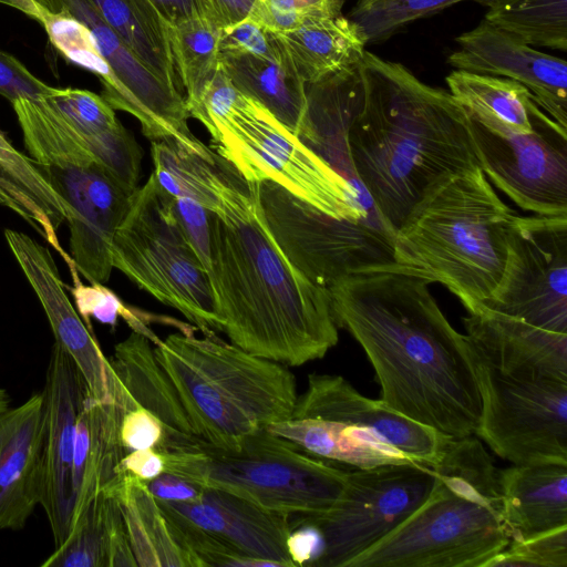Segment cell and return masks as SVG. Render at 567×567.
<instances>
[{
  "label": "cell",
  "mask_w": 567,
  "mask_h": 567,
  "mask_svg": "<svg viewBox=\"0 0 567 567\" xmlns=\"http://www.w3.org/2000/svg\"><path fill=\"white\" fill-rule=\"evenodd\" d=\"M8 246L35 292L55 342L72 359L89 394L104 403L128 410L123 385L110 359L66 296L56 264L49 249L28 235L6 229Z\"/></svg>",
  "instance_id": "cell-17"
},
{
  "label": "cell",
  "mask_w": 567,
  "mask_h": 567,
  "mask_svg": "<svg viewBox=\"0 0 567 567\" xmlns=\"http://www.w3.org/2000/svg\"><path fill=\"white\" fill-rule=\"evenodd\" d=\"M290 417H316L369 427L413 461L434 467L452 437L413 421L380 399L359 393L344 378L311 373Z\"/></svg>",
  "instance_id": "cell-20"
},
{
  "label": "cell",
  "mask_w": 567,
  "mask_h": 567,
  "mask_svg": "<svg viewBox=\"0 0 567 567\" xmlns=\"http://www.w3.org/2000/svg\"><path fill=\"white\" fill-rule=\"evenodd\" d=\"M276 34L306 84L358 65L367 45L355 23L341 13L311 19Z\"/></svg>",
  "instance_id": "cell-32"
},
{
  "label": "cell",
  "mask_w": 567,
  "mask_h": 567,
  "mask_svg": "<svg viewBox=\"0 0 567 567\" xmlns=\"http://www.w3.org/2000/svg\"><path fill=\"white\" fill-rule=\"evenodd\" d=\"M79 311L89 322L90 317H94L102 323L114 327L121 317L132 329L145 336L153 346L161 339L150 328L152 317L140 310L125 306L121 299L103 285L94 284L90 287L83 286L80 281L75 282L73 291Z\"/></svg>",
  "instance_id": "cell-40"
},
{
  "label": "cell",
  "mask_w": 567,
  "mask_h": 567,
  "mask_svg": "<svg viewBox=\"0 0 567 567\" xmlns=\"http://www.w3.org/2000/svg\"><path fill=\"white\" fill-rule=\"evenodd\" d=\"M158 503V502H157ZM172 529L182 545L197 559L200 567L233 566L264 567V561L249 558L228 546L216 536L163 507Z\"/></svg>",
  "instance_id": "cell-42"
},
{
  "label": "cell",
  "mask_w": 567,
  "mask_h": 567,
  "mask_svg": "<svg viewBox=\"0 0 567 567\" xmlns=\"http://www.w3.org/2000/svg\"><path fill=\"white\" fill-rule=\"evenodd\" d=\"M455 41L458 49L447 56V64L518 82L547 115L567 130L565 59L538 51L485 19Z\"/></svg>",
  "instance_id": "cell-19"
},
{
  "label": "cell",
  "mask_w": 567,
  "mask_h": 567,
  "mask_svg": "<svg viewBox=\"0 0 567 567\" xmlns=\"http://www.w3.org/2000/svg\"><path fill=\"white\" fill-rule=\"evenodd\" d=\"M194 433L218 447L290 417L297 398L287 365L254 355L216 334L175 332L154 346Z\"/></svg>",
  "instance_id": "cell-7"
},
{
  "label": "cell",
  "mask_w": 567,
  "mask_h": 567,
  "mask_svg": "<svg viewBox=\"0 0 567 567\" xmlns=\"http://www.w3.org/2000/svg\"><path fill=\"white\" fill-rule=\"evenodd\" d=\"M103 494L120 507L137 566L200 567L173 532L146 482L124 472Z\"/></svg>",
  "instance_id": "cell-28"
},
{
  "label": "cell",
  "mask_w": 567,
  "mask_h": 567,
  "mask_svg": "<svg viewBox=\"0 0 567 567\" xmlns=\"http://www.w3.org/2000/svg\"><path fill=\"white\" fill-rule=\"evenodd\" d=\"M113 268L179 311L204 336L220 331L208 274L174 209V196L152 173L131 199L111 245Z\"/></svg>",
  "instance_id": "cell-11"
},
{
  "label": "cell",
  "mask_w": 567,
  "mask_h": 567,
  "mask_svg": "<svg viewBox=\"0 0 567 567\" xmlns=\"http://www.w3.org/2000/svg\"><path fill=\"white\" fill-rule=\"evenodd\" d=\"M484 19L530 47L567 51V0H517Z\"/></svg>",
  "instance_id": "cell-37"
},
{
  "label": "cell",
  "mask_w": 567,
  "mask_h": 567,
  "mask_svg": "<svg viewBox=\"0 0 567 567\" xmlns=\"http://www.w3.org/2000/svg\"><path fill=\"white\" fill-rule=\"evenodd\" d=\"M515 215L481 167L447 177L429 189L396 230L394 260L444 285L472 312L501 282Z\"/></svg>",
  "instance_id": "cell-5"
},
{
  "label": "cell",
  "mask_w": 567,
  "mask_h": 567,
  "mask_svg": "<svg viewBox=\"0 0 567 567\" xmlns=\"http://www.w3.org/2000/svg\"><path fill=\"white\" fill-rule=\"evenodd\" d=\"M306 111L297 137L364 192L353 171L348 146V131L362 97L358 65L306 84Z\"/></svg>",
  "instance_id": "cell-24"
},
{
  "label": "cell",
  "mask_w": 567,
  "mask_h": 567,
  "mask_svg": "<svg viewBox=\"0 0 567 567\" xmlns=\"http://www.w3.org/2000/svg\"><path fill=\"white\" fill-rule=\"evenodd\" d=\"M10 399L4 389H0V413L9 409Z\"/></svg>",
  "instance_id": "cell-53"
},
{
  "label": "cell",
  "mask_w": 567,
  "mask_h": 567,
  "mask_svg": "<svg viewBox=\"0 0 567 567\" xmlns=\"http://www.w3.org/2000/svg\"><path fill=\"white\" fill-rule=\"evenodd\" d=\"M218 27L199 16L169 24V39L177 74L186 91L187 110L195 105L220 68Z\"/></svg>",
  "instance_id": "cell-35"
},
{
  "label": "cell",
  "mask_w": 567,
  "mask_h": 567,
  "mask_svg": "<svg viewBox=\"0 0 567 567\" xmlns=\"http://www.w3.org/2000/svg\"><path fill=\"white\" fill-rule=\"evenodd\" d=\"M342 0H255L250 14L266 29L282 33L308 20L340 14Z\"/></svg>",
  "instance_id": "cell-43"
},
{
  "label": "cell",
  "mask_w": 567,
  "mask_h": 567,
  "mask_svg": "<svg viewBox=\"0 0 567 567\" xmlns=\"http://www.w3.org/2000/svg\"><path fill=\"white\" fill-rule=\"evenodd\" d=\"M159 453L167 473L289 516L328 512L347 482L348 471L306 454L267 429L245 436L233 447L198 439Z\"/></svg>",
  "instance_id": "cell-10"
},
{
  "label": "cell",
  "mask_w": 567,
  "mask_h": 567,
  "mask_svg": "<svg viewBox=\"0 0 567 567\" xmlns=\"http://www.w3.org/2000/svg\"><path fill=\"white\" fill-rule=\"evenodd\" d=\"M217 154L248 181H272L329 216L388 231L369 195L349 183L266 107L240 93L221 66L190 109Z\"/></svg>",
  "instance_id": "cell-8"
},
{
  "label": "cell",
  "mask_w": 567,
  "mask_h": 567,
  "mask_svg": "<svg viewBox=\"0 0 567 567\" xmlns=\"http://www.w3.org/2000/svg\"><path fill=\"white\" fill-rule=\"evenodd\" d=\"M467 313L482 399L476 436L513 464H567V334L484 307Z\"/></svg>",
  "instance_id": "cell-4"
},
{
  "label": "cell",
  "mask_w": 567,
  "mask_h": 567,
  "mask_svg": "<svg viewBox=\"0 0 567 567\" xmlns=\"http://www.w3.org/2000/svg\"><path fill=\"white\" fill-rule=\"evenodd\" d=\"M498 491L512 540L567 526V464H513L498 471Z\"/></svg>",
  "instance_id": "cell-27"
},
{
  "label": "cell",
  "mask_w": 567,
  "mask_h": 567,
  "mask_svg": "<svg viewBox=\"0 0 567 567\" xmlns=\"http://www.w3.org/2000/svg\"><path fill=\"white\" fill-rule=\"evenodd\" d=\"M104 525L106 567L137 566L120 507L110 496H105L104 501Z\"/></svg>",
  "instance_id": "cell-48"
},
{
  "label": "cell",
  "mask_w": 567,
  "mask_h": 567,
  "mask_svg": "<svg viewBox=\"0 0 567 567\" xmlns=\"http://www.w3.org/2000/svg\"><path fill=\"white\" fill-rule=\"evenodd\" d=\"M30 157L69 209L70 252L91 285L112 272L111 245L135 190L126 187L42 99L11 102Z\"/></svg>",
  "instance_id": "cell-9"
},
{
  "label": "cell",
  "mask_w": 567,
  "mask_h": 567,
  "mask_svg": "<svg viewBox=\"0 0 567 567\" xmlns=\"http://www.w3.org/2000/svg\"><path fill=\"white\" fill-rule=\"evenodd\" d=\"M122 470L141 481L150 482L165 472L163 455L155 449L135 450L125 453Z\"/></svg>",
  "instance_id": "cell-51"
},
{
  "label": "cell",
  "mask_w": 567,
  "mask_h": 567,
  "mask_svg": "<svg viewBox=\"0 0 567 567\" xmlns=\"http://www.w3.org/2000/svg\"><path fill=\"white\" fill-rule=\"evenodd\" d=\"M168 24L194 18L208 17L207 0H151ZM210 19V18H209Z\"/></svg>",
  "instance_id": "cell-52"
},
{
  "label": "cell",
  "mask_w": 567,
  "mask_h": 567,
  "mask_svg": "<svg viewBox=\"0 0 567 567\" xmlns=\"http://www.w3.org/2000/svg\"><path fill=\"white\" fill-rule=\"evenodd\" d=\"M146 483L153 496L163 502H192L200 496L204 488L167 472Z\"/></svg>",
  "instance_id": "cell-50"
},
{
  "label": "cell",
  "mask_w": 567,
  "mask_h": 567,
  "mask_svg": "<svg viewBox=\"0 0 567 567\" xmlns=\"http://www.w3.org/2000/svg\"><path fill=\"white\" fill-rule=\"evenodd\" d=\"M445 81L468 116L487 128L530 133L551 118L516 81L461 70L452 71Z\"/></svg>",
  "instance_id": "cell-31"
},
{
  "label": "cell",
  "mask_w": 567,
  "mask_h": 567,
  "mask_svg": "<svg viewBox=\"0 0 567 567\" xmlns=\"http://www.w3.org/2000/svg\"><path fill=\"white\" fill-rule=\"evenodd\" d=\"M430 285L398 265L348 275L328 291L338 328L364 350L386 406L452 439L476 435L482 399L473 359Z\"/></svg>",
  "instance_id": "cell-1"
},
{
  "label": "cell",
  "mask_w": 567,
  "mask_h": 567,
  "mask_svg": "<svg viewBox=\"0 0 567 567\" xmlns=\"http://www.w3.org/2000/svg\"><path fill=\"white\" fill-rule=\"evenodd\" d=\"M219 54H252L278 60L286 55L278 35L250 17L220 28Z\"/></svg>",
  "instance_id": "cell-44"
},
{
  "label": "cell",
  "mask_w": 567,
  "mask_h": 567,
  "mask_svg": "<svg viewBox=\"0 0 567 567\" xmlns=\"http://www.w3.org/2000/svg\"><path fill=\"white\" fill-rule=\"evenodd\" d=\"M481 307L567 334V215H515L503 277Z\"/></svg>",
  "instance_id": "cell-14"
},
{
  "label": "cell",
  "mask_w": 567,
  "mask_h": 567,
  "mask_svg": "<svg viewBox=\"0 0 567 567\" xmlns=\"http://www.w3.org/2000/svg\"><path fill=\"white\" fill-rule=\"evenodd\" d=\"M106 24L157 78L178 89L169 24L151 0H90Z\"/></svg>",
  "instance_id": "cell-34"
},
{
  "label": "cell",
  "mask_w": 567,
  "mask_h": 567,
  "mask_svg": "<svg viewBox=\"0 0 567 567\" xmlns=\"http://www.w3.org/2000/svg\"><path fill=\"white\" fill-rule=\"evenodd\" d=\"M124 413L121 405L100 402L85 391L76 420L71 528L91 503L124 474L121 463L126 452L120 441Z\"/></svg>",
  "instance_id": "cell-23"
},
{
  "label": "cell",
  "mask_w": 567,
  "mask_h": 567,
  "mask_svg": "<svg viewBox=\"0 0 567 567\" xmlns=\"http://www.w3.org/2000/svg\"><path fill=\"white\" fill-rule=\"evenodd\" d=\"M480 166L524 210L567 215V130L548 118L530 133L491 130L471 118Z\"/></svg>",
  "instance_id": "cell-16"
},
{
  "label": "cell",
  "mask_w": 567,
  "mask_h": 567,
  "mask_svg": "<svg viewBox=\"0 0 567 567\" xmlns=\"http://www.w3.org/2000/svg\"><path fill=\"white\" fill-rule=\"evenodd\" d=\"M360 106L348 131L355 176L394 237L431 187L480 166L466 110L401 63L364 51Z\"/></svg>",
  "instance_id": "cell-3"
},
{
  "label": "cell",
  "mask_w": 567,
  "mask_h": 567,
  "mask_svg": "<svg viewBox=\"0 0 567 567\" xmlns=\"http://www.w3.org/2000/svg\"><path fill=\"white\" fill-rule=\"evenodd\" d=\"M45 406L42 392L0 413V528L19 530L40 505Z\"/></svg>",
  "instance_id": "cell-22"
},
{
  "label": "cell",
  "mask_w": 567,
  "mask_h": 567,
  "mask_svg": "<svg viewBox=\"0 0 567 567\" xmlns=\"http://www.w3.org/2000/svg\"><path fill=\"white\" fill-rule=\"evenodd\" d=\"M209 178L210 266L220 331L243 350L287 367L321 359L339 334L330 293L302 275L274 239L258 195L231 163L214 153Z\"/></svg>",
  "instance_id": "cell-2"
},
{
  "label": "cell",
  "mask_w": 567,
  "mask_h": 567,
  "mask_svg": "<svg viewBox=\"0 0 567 567\" xmlns=\"http://www.w3.org/2000/svg\"><path fill=\"white\" fill-rule=\"evenodd\" d=\"M104 501L101 494L91 503L42 567H106Z\"/></svg>",
  "instance_id": "cell-39"
},
{
  "label": "cell",
  "mask_w": 567,
  "mask_h": 567,
  "mask_svg": "<svg viewBox=\"0 0 567 567\" xmlns=\"http://www.w3.org/2000/svg\"><path fill=\"white\" fill-rule=\"evenodd\" d=\"M433 470L426 501L348 567H487L508 546L498 471L476 435L452 439Z\"/></svg>",
  "instance_id": "cell-6"
},
{
  "label": "cell",
  "mask_w": 567,
  "mask_h": 567,
  "mask_svg": "<svg viewBox=\"0 0 567 567\" xmlns=\"http://www.w3.org/2000/svg\"><path fill=\"white\" fill-rule=\"evenodd\" d=\"M213 153L209 148L199 154L173 140L152 141L153 174L172 196L190 198L215 213L217 197L209 178Z\"/></svg>",
  "instance_id": "cell-36"
},
{
  "label": "cell",
  "mask_w": 567,
  "mask_h": 567,
  "mask_svg": "<svg viewBox=\"0 0 567 567\" xmlns=\"http://www.w3.org/2000/svg\"><path fill=\"white\" fill-rule=\"evenodd\" d=\"M436 482L433 467L421 463L348 471L334 505L320 515L290 516L291 527L309 523L319 530L322 545L312 567H348L416 511Z\"/></svg>",
  "instance_id": "cell-13"
},
{
  "label": "cell",
  "mask_w": 567,
  "mask_h": 567,
  "mask_svg": "<svg viewBox=\"0 0 567 567\" xmlns=\"http://www.w3.org/2000/svg\"><path fill=\"white\" fill-rule=\"evenodd\" d=\"M219 63L240 93L261 104L297 135L306 111V83L287 52L278 60L252 54H219Z\"/></svg>",
  "instance_id": "cell-33"
},
{
  "label": "cell",
  "mask_w": 567,
  "mask_h": 567,
  "mask_svg": "<svg viewBox=\"0 0 567 567\" xmlns=\"http://www.w3.org/2000/svg\"><path fill=\"white\" fill-rule=\"evenodd\" d=\"M42 100L126 187L138 188L141 150L102 95L82 89L53 87Z\"/></svg>",
  "instance_id": "cell-25"
},
{
  "label": "cell",
  "mask_w": 567,
  "mask_h": 567,
  "mask_svg": "<svg viewBox=\"0 0 567 567\" xmlns=\"http://www.w3.org/2000/svg\"><path fill=\"white\" fill-rule=\"evenodd\" d=\"M464 1L495 10L517 0H358L348 18L368 44L384 41L409 23Z\"/></svg>",
  "instance_id": "cell-38"
},
{
  "label": "cell",
  "mask_w": 567,
  "mask_h": 567,
  "mask_svg": "<svg viewBox=\"0 0 567 567\" xmlns=\"http://www.w3.org/2000/svg\"><path fill=\"white\" fill-rule=\"evenodd\" d=\"M267 430L316 457L354 468L417 463L364 426L316 417H289L270 424Z\"/></svg>",
  "instance_id": "cell-29"
},
{
  "label": "cell",
  "mask_w": 567,
  "mask_h": 567,
  "mask_svg": "<svg viewBox=\"0 0 567 567\" xmlns=\"http://www.w3.org/2000/svg\"><path fill=\"white\" fill-rule=\"evenodd\" d=\"M258 195L277 245L313 284L328 289L348 275L398 266L385 229L329 216L269 179L258 183Z\"/></svg>",
  "instance_id": "cell-12"
},
{
  "label": "cell",
  "mask_w": 567,
  "mask_h": 567,
  "mask_svg": "<svg viewBox=\"0 0 567 567\" xmlns=\"http://www.w3.org/2000/svg\"><path fill=\"white\" fill-rule=\"evenodd\" d=\"M164 439L162 422L148 410L136 406L126 411L120 424V441L124 451L157 449Z\"/></svg>",
  "instance_id": "cell-47"
},
{
  "label": "cell",
  "mask_w": 567,
  "mask_h": 567,
  "mask_svg": "<svg viewBox=\"0 0 567 567\" xmlns=\"http://www.w3.org/2000/svg\"><path fill=\"white\" fill-rule=\"evenodd\" d=\"M86 385L72 359L53 344L42 391L45 406L40 505L54 547L69 536L72 519V464L76 420Z\"/></svg>",
  "instance_id": "cell-18"
},
{
  "label": "cell",
  "mask_w": 567,
  "mask_h": 567,
  "mask_svg": "<svg viewBox=\"0 0 567 567\" xmlns=\"http://www.w3.org/2000/svg\"><path fill=\"white\" fill-rule=\"evenodd\" d=\"M321 536L309 523L293 525L288 534L287 553L293 566H311L321 550Z\"/></svg>",
  "instance_id": "cell-49"
},
{
  "label": "cell",
  "mask_w": 567,
  "mask_h": 567,
  "mask_svg": "<svg viewBox=\"0 0 567 567\" xmlns=\"http://www.w3.org/2000/svg\"><path fill=\"white\" fill-rule=\"evenodd\" d=\"M567 567V526L512 540L487 567Z\"/></svg>",
  "instance_id": "cell-41"
},
{
  "label": "cell",
  "mask_w": 567,
  "mask_h": 567,
  "mask_svg": "<svg viewBox=\"0 0 567 567\" xmlns=\"http://www.w3.org/2000/svg\"><path fill=\"white\" fill-rule=\"evenodd\" d=\"M62 10L90 31L95 48L109 70L102 97L114 109L133 115L151 141L173 140L203 154L209 147L190 132L189 113L179 90L173 89L148 70L106 24L90 0H33Z\"/></svg>",
  "instance_id": "cell-15"
},
{
  "label": "cell",
  "mask_w": 567,
  "mask_h": 567,
  "mask_svg": "<svg viewBox=\"0 0 567 567\" xmlns=\"http://www.w3.org/2000/svg\"><path fill=\"white\" fill-rule=\"evenodd\" d=\"M52 89L14 55L0 50V95L10 102L17 99L40 100Z\"/></svg>",
  "instance_id": "cell-45"
},
{
  "label": "cell",
  "mask_w": 567,
  "mask_h": 567,
  "mask_svg": "<svg viewBox=\"0 0 567 567\" xmlns=\"http://www.w3.org/2000/svg\"><path fill=\"white\" fill-rule=\"evenodd\" d=\"M152 344L145 336L132 331L115 346L110 361L123 385L128 410L142 406L162 422L164 439L156 451L163 452L199 437L194 433L178 394L158 363Z\"/></svg>",
  "instance_id": "cell-26"
},
{
  "label": "cell",
  "mask_w": 567,
  "mask_h": 567,
  "mask_svg": "<svg viewBox=\"0 0 567 567\" xmlns=\"http://www.w3.org/2000/svg\"><path fill=\"white\" fill-rule=\"evenodd\" d=\"M0 205L13 210L74 268L59 244L56 230L69 209L35 162L17 150L0 131Z\"/></svg>",
  "instance_id": "cell-30"
},
{
  "label": "cell",
  "mask_w": 567,
  "mask_h": 567,
  "mask_svg": "<svg viewBox=\"0 0 567 567\" xmlns=\"http://www.w3.org/2000/svg\"><path fill=\"white\" fill-rule=\"evenodd\" d=\"M174 209L187 239L208 272L210 266V210L186 197H174Z\"/></svg>",
  "instance_id": "cell-46"
},
{
  "label": "cell",
  "mask_w": 567,
  "mask_h": 567,
  "mask_svg": "<svg viewBox=\"0 0 567 567\" xmlns=\"http://www.w3.org/2000/svg\"><path fill=\"white\" fill-rule=\"evenodd\" d=\"M156 501L249 558L270 567L293 566L286 546L291 529L289 515L206 487L192 502Z\"/></svg>",
  "instance_id": "cell-21"
}]
</instances>
